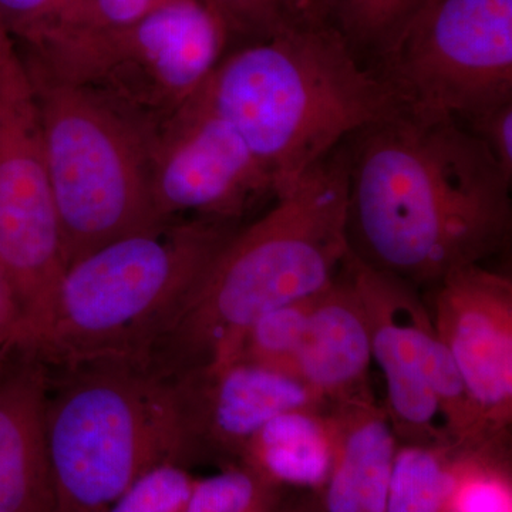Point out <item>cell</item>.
<instances>
[{
	"instance_id": "1",
	"label": "cell",
	"mask_w": 512,
	"mask_h": 512,
	"mask_svg": "<svg viewBox=\"0 0 512 512\" xmlns=\"http://www.w3.org/2000/svg\"><path fill=\"white\" fill-rule=\"evenodd\" d=\"M350 255L431 288L510 239L512 180L460 120L400 107L346 141Z\"/></svg>"
},
{
	"instance_id": "2",
	"label": "cell",
	"mask_w": 512,
	"mask_h": 512,
	"mask_svg": "<svg viewBox=\"0 0 512 512\" xmlns=\"http://www.w3.org/2000/svg\"><path fill=\"white\" fill-rule=\"evenodd\" d=\"M349 254L345 143L234 232L147 360L171 379L232 362L256 319L318 295Z\"/></svg>"
},
{
	"instance_id": "3",
	"label": "cell",
	"mask_w": 512,
	"mask_h": 512,
	"mask_svg": "<svg viewBox=\"0 0 512 512\" xmlns=\"http://www.w3.org/2000/svg\"><path fill=\"white\" fill-rule=\"evenodd\" d=\"M202 93L247 144L276 195L403 107L375 64L335 29L308 19L222 57Z\"/></svg>"
},
{
	"instance_id": "4",
	"label": "cell",
	"mask_w": 512,
	"mask_h": 512,
	"mask_svg": "<svg viewBox=\"0 0 512 512\" xmlns=\"http://www.w3.org/2000/svg\"><path fill=\"white\" fill-rule=\"evenodd\" d=\"M45 365L55 512H104L148 471L185 466L198 453L178 383L147 360L93 357Z\"/></svg>"
},
{
	"instance_id": "5",
	"label": "cell",
	"mask_w": 512,
	"mask_h": 512,
	"mask_svg": "<svg viewBox=\"0 0 512 512\" xmlns=\"http://www.w3.org/2000/svg\"><path fill=\"white\" fill-rule=\"evenodd\" d=\"M239 224L178 218L109 242L67 266L30 346L45 360L146 359Z\"/></svg>"
},
{
	"instance_id": "6",
	"label": "cell",
	"mask_w": 512,
	"mask_h": 512,
	"mask_svg": "<svg viewBox=\"0 0 512 512\" xmlns=\"http://www.w3.org/2000/svg\"><path fill=\"white\" fill-rule=\"evenodd\" d=\"M22 60L35 97L66 268L109 242L163 225L151 187L156 128L89 87Z\"/></svg>"
},
{
	"instance_id": "7",
	"label": "cell",
	"mask_w": 512,
	"mask_h": 512,
	"mask_svg": "<svg viewBox=\"0 0 512 512\" xmlns=\"http://www.w3.org/2000/svg\"><path fill=\"white\" fill-rule=\"evenodd\" d=\"M229 37L211 0H167L126 29L52 37L20 55L157 128L201 92Z\"/></svg>"
},
{
	"instance_id": "8",
	"label": "cell",
	"mask_w": 512,
	"mask_h": 512,
	"mask_svg": "<svg viewBox=\"0 0 512 512\" xmlns=\"http://www.w3.org/2000/svg\"><path fill=\"white\" fill-rule=\"evenodd\" d=\"M373 64L404 107L467 123L512 101V0H424Z\"/></svg>"
},
{
	"instance_id": "9",
	"label": "cell",
	"mask_w": 512,
	"mask_h": 512,
	"mask_svg": "<svg viewBox=\"0 0 512 512\" xmlns=\"http://www.w3.org/2000/svg\"><path fill=\"white\" fill-rule=\"evenodd\" d=\"M0 271L35 345L66 271L62 229L43 150L35 97L18 47L0 63Z\"/></svg>"
},
{
	"instance_id": "10",
	"label": "cell",
	"mask_w": 512,
	"mask_h": 512,
	"mask_svg": "<svg viewBox=\"0 0 512 512\" xmlns=\"http://www.w3.org/2000/svg\"><path fill=\"white\" fill-rule=\"evenodd\" d=\"M151 187L164 222L239 224L276 197L269 175L202 90L154 131Z\"/></svg>"
},
{
	"instance_id": "11",
	"label": "cell",
	"mask_w": 512,
	"mask_h": 512,
	"mask_svg": "<svg viewBox=\"0 0 512 512\" xmlns=\"http://www.w3.org/2000/svg\"><path fill=\"white\" fill-rule=\"evenodd\" d=\"M429 306L488 436L512 421V281L484 264L440 279Z\"/></svg>"
},
{
	"instance_id": "12",
	"label": "cell",
	"mask_w": 512,
	"mask_h": 512,
	"mask_svg": "<svg viewBox=\"0 0 512 512\" xmlns=\"http://www.w3.org/2000/svg\"><path fill=\"white\" fill-rule=\"evenodd\" d=\"M350 274L369 322L373 363L386 383V410L400 443H451L439 402L431 390L417 340V325L427 309L416 286L349 254Z\"/></svg>"
},
{
	"instance_id": "13",
	"label": "cell",
	"mask_w": 512,
	"mask_h": 512,
	"mask_svg": "<svg viewBox=\"0 0 512 512\" xmlns=\"http://www.w3.org/2000/svg\"><path fill=\"white\" fill-rule=\"evenodd\" d=\"M198 453L239 457L269 420L303 407L328 409L295 373L234 360L174 379Z\"/></svg>"
},
{
	"instance_id": "14",
	"label": "cell",
	"mask_w": 512,
	"mask_h": 512,
	"mask_svg": "<svg viewBox=\"0 0 512 512\" xmlns=\"http://www.w3.org/2000/svg\"><path fill=\"white\" fill-rule=\"evenodd\" d=\"M46 365L15 343L0 353V512H55L45 431Z\"/></svg>"
},
{
	"instance_id": "15",
	"label": "cell",
	"mask_w": 512,
	"mask_h": 512,
	"mask_svg": "<svg viewBox=\"0 0 512 512\" xmlns=\"http://www.w3.org/2000/svg\"><path fill=\"white\" fill-rule=\"evenodd\" d=\"M372 365L369 322L346 259L336 278L313 299L295 375L329 409L373 399Z\"/></svg>"
},
{
	"instance_id": "16",
	"label": "cell",
	"mask_w": 512,
	"mask_h": 512,
	"mask_svg": "<svg viewBox=\"0 0 512 512\" xmlns=\"http://www.w3.org/2000/svg\"><path fill=\"white\" fill-rule=\"evenodd\" d=\"M338 431L335 460L323 485L326 512H384L399 439L375 400L329 407Z\"/></svg>"
},
{
	"instance_id": "17",
	"label": "cell",
	"mask_w": 512,
	"mask_h": 512,
	"mask_svg": "<svg viewBox=\"0 0 512 512\" xmlns=\"http://www.w3.org/2000/svg\"><path fill=\"white\" fill-rule=\"evenodd\" d=\"M338 431L329 409L278 414L239 454L242 466L275 487L322 490L335 460Z\"/></svg>"
},
{
	"instance_id": "18",
	"label": "cell",
	"mask_w": 512,
	"mask_h": 512,
	"mask_svg": "<svg viewBox=\"0 0 512 512\" xmlns=\"http://www.w3.org/2000/svg\"><path fill=\"white\" fill-rule=\"evenodd\" d=\"M458 446L400 443L384 512H444Z\"/></svg>"
},
{
	"instance_id": "19",
	"label": "cell",
	"mask_w": 512,
	"mask_h": 512,
	"mask_svg": "<svg viewBox=\"0 0 512 512\" xmlns=\"http://www.w3.org/2000/svg\"><path fill=\"white\" fill-rule=\"evenodd\" d=\"M505 436L457 447L444 512H512V480Z\"/></svg>"
},
{
	"instance_id": "20",
	"label": "cell",
	"mask_w": 512,
	"mask_h": 512,
	"mask_svg": "<svg viewBox=\"0 0 512 512\" xmlns=\"http://www.w3.org/2000/svg\"><path fill=\"white\" fill-rule=\"evenodd\" d=\"M424 0H311L306 19L325 23L359 55H379Z\"/></svg>"
},
{
	"instance_id": "21",
	"label": "cell",
	"mask_w": 512,
	"mask_h": 512,
	"mask_svg": "<svg viewBox=\"0 0 512 512\" xmlns=\"http://www.w3.org/2000/svg\"><path fill=\"white\" fill-rule=\"evenodd\" d=\"M313 299L288 303L256 319L239 343L234 360H248L295 373ZM232 360V362H234Z\"/></svg>"
},
{
	"instance_id": "22",
	"label": "cell",
	"mask_w": 512,
	"mask_h": 512,
	"mask_svg": "<svg viewBox=\"0 0 512 512\" xmlns=\"http://www.w3.org/2000/svg\"><path fill=\"white\" fill-rule=\"evenodd\" d=\"M279 488L245 466L195 478L185 512H272Z\"/></svg>"
},
{
	"instance_id": "23",
	"label": "cell",
	"mask_w": 512,
	"mask_h": 512,
	"mask_svg": "<svg viewBox=\"0 0 512 512\" xmlns=\"http://www.w3.org/2000/svg\"><path fill=\"white\" fill-rule=\"evenodd\" d=\"M194 483L185 466L165 464L134 481L104 512H185Z\"/></svg>"
},
{
	"instance_id": "24",
	"label": "cell",
	"mask_w": 512,
	"mask_h": 512,
	"mask_svg": "<svg viewBox=\"0 0 512 512\" xmlns=\"http://www.w3.org/2000/svg\"><path fill=\"white\" fill-rule=\"evenodd\" d=\"M227 25L229 35L251 42L275 35L301 19L295 0H211Z\"/></svg>"
},
{
	"instance_id": "25",
	"label": "cell",
	"mask_w": 512,
	"mask_h": 512,
	"mask_svg": "<svg viewBox=\"0 0 512 512\" xmlns=\"http://www.w3.org/2000/svg\"><path fill=\"white\" fill-rule=\"evenodd\" d=\"M82 0H0V22L15 42L32 45L66 25Z\"/></svg>"
},
{
	"instance_id": "26",
	"label": "cell",
	"mask_w": 512,
	"mask_h": 512,
	"mask_svg": "<svg viewBox=\"0 0 512 512\" xmlns=\"http://www.w3.org/2000/svg\"><path fill=\"white\" fill-rule=\"evenodd\" d=\"M165 2L167 0H82L66 25L39 42L50 37L117 32L146 18Z\"/></svg>"
},
{
	"instance_id": "27",
	"label": "cell",
	"mask_w": 512,
	"mask_h": 512,
	"mask_svg": "<svg viewBox=\"0 0 512 512\" xmlns=\"http://www.w3.org/2000/svg\"><path fill=\"white\" fill-rule=\"evenodd\" d=\"M464 124L483 141L512 180V101L484 111Z\"/></svg>"
},
{
	"instance_id": "28",
	"label": "cell",
	"mask_w": 512,
	"mask_h": 512,
	"mask_svg": "<svg viewBox=\"0 0 512 512\" xmlns=\"http://www.w3.org/2000/svg\"><path fill=\"white\" fill-rule=\"evenodd\" d=\"M23 342V316L8 279L0 271V353Z\"/></svg>"
},
{
	"instance_id": "29",
	"label": "cell",
	"mask_w": 512,
	"mask_h": 512,
	"mask_svg": "<svg viewBox=\"0 0 512 512\" xmlns=\"http://www.w3.org/2000/svg\"><path fill=\"white\" fill-rule=\"evenodd\" d=\"M15 47V40L12 39L8 30H6L5 26L0 22V63H2V60L5 59V57L8 56Z\"/></svg>"
},
{
	"instance_id": "30",
	"label": "cell",
	"mask_w": 512,
	"mask_h": 512,
	"mask_svg": "<svg viewBox=\"0 0 512 512\" xmlns=\"http://www.w3.org/2000/svg\"><path fill=\"white\" fill-rule=\"evenodd\" d=\"M309 5H311V0H302V15H308Z\"/></svg>"
},
{
	"instance_id": "31",
	"label": "cell",
	"mask_w": 512,
	"mask_h": 512,
	"mask_svg": "<svg viewBox=\"0 0 512 512\" xmlns=\"http://www.w3.org/2000/svg\"><path fill=\"white\" fill-rule=\"evenodd\" d=\"M296 6H298L299 15H301L302 19V0H295Z\"/></svg>"
}]
</instances>
